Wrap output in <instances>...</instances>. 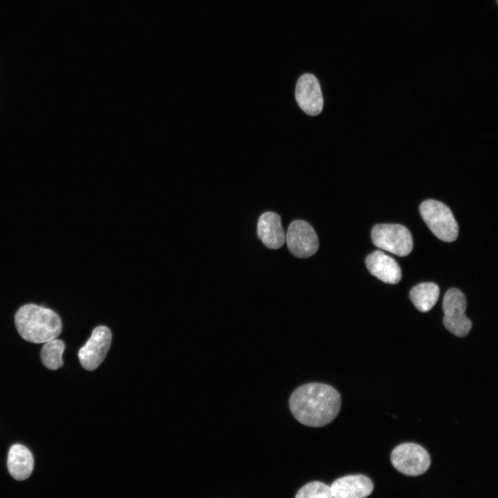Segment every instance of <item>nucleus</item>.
<instances>
[{
    "mask_svg": "<svg viewBox=\"0 0 498 498\" xmlns=\"http://www.w3.org/2000/svg\"><path fill=\"white\" fill-rule=\"evenodd\" d=\"M341 397L331 385L311 382L297 387L289 399L294 417L302 424L313 427L330 423L338 414Z\"/></svg>",
    "mask_w": 498,
    "mask_h": 498,
    "instance_id": "f257e3e1",
    "label": "nucleus"
},
{
    "mask_svg": "<svg viewBox=\"0 0 498 498\" xmlns=\"http://www.w3.org/2000/svg\"><path fill=\"white\" fill-rule=\"evenodd\" d=\"M16 329L25 340L44 343L57 338L62 329L59 316L53 310L33 304L21 306L15 316Z\"/></svg>",
    "mask_w": 498,
    "mask_h": 498,
    "instance_id": "f03ea898",
    "label": "nucleus"
},
{
    "mask_svg": "<svg viewBox=\"0 0 498 498\" xmlns=\"http://www.w3.org/2000/svg\"><path fill=\"white\" fill-rule=\"evenodd\" d=\"M419 211L423 221L437 238L445 242L456 239L458 224L448 206L440 201L428 199L421 203Z\"/></svg>",
    "mask_w": 498,
    "mask_h": 498,
    "instance_id": "7ed1b4c3",
    "label": "nucleus"
},
{
    "mask_svg": "<svg viewBox=\"0 0 498 498\" xmlns=\"http://www.w3.org/2000/svg\"><path fill=\"white\" fill-rule=\"evenodd\" d=\"M374 244L400 257L408 255L413 248L409 230L400 224H377L371 230Z\"/></svg>",
    "mask_w": 498,
    "mask_h": 498,
    "instance_id": "20e7f679",
    "label": "nucleus"
},
{
    "mask_svg": "<svg viewBox=\"0 0 498 498\" xmlns=\"http://www.w3.org/2000/svg\"><path fill=\"white\" fill-rule=\"evenodd\" d=\"M393 466L407 476H418L429 468L431 459L427 450L414 443H405L396 446L391 454Z\"/></svg>",
    "mask_w": 498,
    "mask_h": 498,
    "instance_id": "39448f33",
    "label": "nucleus"
},
{
    "mask_svg": "<svg viewBox=\"0 0 498 498\" xmlns=\"http://www.w3.org/2000/svg\"><path fill=\"white\" fill-rule=\"evenodd\" d=\"M465 297L461 290L452 288L445 293L443 300V324L458 337L467 335L472 329V322L465 314Z\"/></svg>",
    "mask_w": 498,
    "mask_h": 498,
    "instance_id": "423d86ee",
    "label": "nucleus"
},
{
    "mask_svg": "<svg viewBox=\"0 0 498 498\" xmlns=\"http://www.w3.org/2000/svg\"><path fill=\"white\" fill-rule=\"evenodd\" d=\"M285 241L290 252L298 258L313 256L319 248V240L313 228L304 220H295L289 225Z\"/></svg>",
    "mask_w": 498,
    "mask_h": 498,
    "instance_id": "0eeeda50",
    "label": "nucleus"
},
{
    "mask_svg": "<svg viewBox=\"0 0 498 498\" xmlns=\"http://www.w3.org/2000/svg\"><path fill=\"white\" fill-rule=\"evenodd\" d=\"M111 342V333L109 328L104 326L95 328L90 338L78 352L82 367L88 371L97 369L106 357Z\"/></svg>",
    "mask_w": 498,
    "mask_h": 498,
    "instance_id": "6e6552de",
    "label": "nucleus"
},
{
    "mask_svg": "<svg viewBox=\"0 0 498 498\" xmlns=\"http://www.w3.org/2000/svg\"><path fill=\"white\" fill-rule=\"evenodd\" d=\"M295 100L302 111L317 116L323 109V97L317 77L311 73L301 75L296 84Z\"/></svg>",
    "mask_w": 498,
    "mask_h": 498,
    "instance_id": "1a4fd4ad",
    "label": "nucleus"
},
{
    "mask_svg": "<svg viewBox=\"0 0 498 498\" xmlns=\"http://www.w3.org/2000/svg\"><path fill=\"white\" fill-rule=\"evenodd\" d=\"M330 488L332 497L362 498L371 494L374 484L365 475L352 474L338 478Z\"/></svg>",
    "mask_w": 498,
    "mask_h": 498,
    "instance_id": "9d476101",
    "label": "nucleus"
},
{
    "mask_svg": "<svg viewBox=\"0 0 498 498\" xmlns=\"http://www.w3.org/2000/svg\"><path fill=\"white\" fill-rule=\"evenodd\" d=\"M258 238L270 249H279L285 243L286 234L280 216L274 212H266L259 218L257 227Z\"/></svg>",
    "mask_w": 498,
    "mask_h": 498,
    "instance_id": "9b49d317",
    "label": "nucleus"
},
{
    "mask_svg": "<svg viewBox=\"0 0 498 498\" xmlns=\"http://www.w3.org/2000/svg\"><path fill=\"white\" fill-rule=\"evenodd\" d=\"M369 272L382 282L395 284L401 279V270L397 262L381 250H375L365 259Z\"/></svg>",
    "mask_w": 498,
    "mask_h": 498,
    "instance_id": "f8f14e48",
    "label": "nucleus"
},
{
    "mask_svg": "<svg viewBox=\"0 0 498 498\" xmlns=\"http://www.w3.org/2000/svg\"><path fill=\"white\" fill-rule=\"evenodd\" d=\"M8 469L10 475L16 480L28 479L34 467V459L30 451L20 444L13 445L8 452Z\"/></svg>",
    "mask_w": 498,
    "mask_h": 498,
    "instance_id": "ddd939ff",
    "label": "nucleus"
},
{
    "mask_svg": "<svg viewBox=\"0 0 498 498\" xmlns=\"http://www.w3.org/2000/svg\"><path fill=\"white\" fill-rule=\"evenodd\" d=\"M439 296V286L432 282H423L414 286L409 297L421 312H427L436 304Z\"/></svg>",
    "mask_w": 498,
    "mask_h": 498,
    "instance_id": "4468645a",
    "label": "nucleus"
},
{
    "mask_svg": "<svg viewBox=\"0 0 498 498\" xmlns=\"http://www.w3.org/2000/svg\"><path fill=\"white\" fill-rule=\"evenodd\" d=\"M64 349V342L59 339L53 338L44 342L40 354L43 365L50 370L60 368L63 365Z\"/></svg>",
    "mask_w": 498,
    "mask_h": 498,
    "instance_id": "2eb2a0df",
    "label": "nucleus"
},
{
    "mask_svg": "<svg viewBox=\"0 0 498 498\" xmlns=\"http://www.w3.org/2000/svg\"><path fill=\"white\" fill-rule=\"evenodd\" d=\"M297 498H331L330 486L320 481H312L302 487L297 492Z\"/></svg>",
    "mask_w": 498,
    "mask_h": 498,
    "instance_id": "dca6fc26",
    "label": "nucleus"
}]
</instances>
